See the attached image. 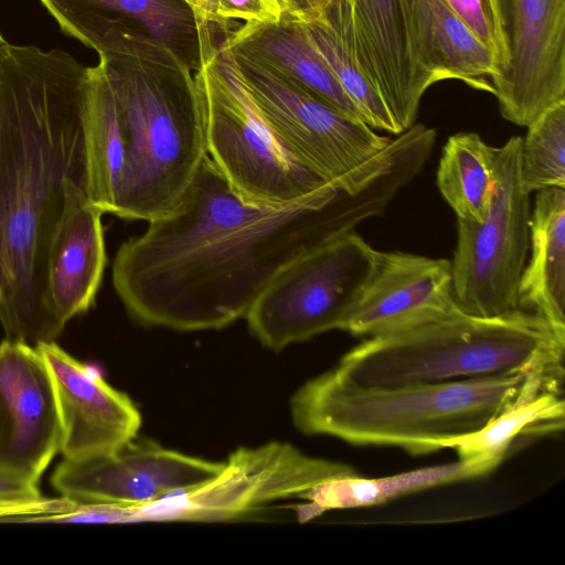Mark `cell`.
Returning a JSON list of instances; mask_svg holds the SVG:
<instances>
[{
	"mask_svg": "<svg viewBox=\"0 0 565 565\" xmlns=\"http://www.w3.org/2000/svg\"><path fill=\"white\" fill-rule=\"evenodd\" d=\"M388 200L377 181L332 185L287 206L247 203L206 154L164 216L120 245L114 288L143 324L220 329L245 317L291 260L379 216Z\"/></svg>",
	"mask_w": 565,
	"mask_h": 565,
	"instance_id": "1",
	"label": "cell"
},
{
	"mask_svg": "<svg viewBox=\"0 0 565 565\" xmlns=\"http://www.w3.org/2000/svg\"><path fill=\"white\" fill-rule=\"evenodd\" d=\"M88 67L9 44L0 76V323L32 347L61 334L43 305L44 260L67 177L83 183Z\"/></svg>",
	"mask_w": 565,
	"mask_h": 565,
	"instance_id": "2",
	"label": "cell"
},
{
	"mask_svg": "<svg viewBox=\"0 0 565 565\" xmlns=\"http://www.w3.org/2000/svg\"><path fill=\"white\" fill-rule=\"evenodd\" d=\"M563 375L520 373L397 386L358 384L334 369L306 382L290 401L295 426L356 446L412 455L448 448L527 396L561 388Z\"/></svg>",
	"mask_w": 565,
	"mask_h": 565,
	"instance_id": "3",
	"label": "cell"
},
{
	"mask_svg": "<svg viewBox=\"0 0 565 565\" xmlns=\"http://www.w3.org/2000/svg\"><path fill=\"white\" fill-rule=\"evenodd\" d=\"M99 60L119 111L122 177L115 215L150 222L178 204L207 154L192 71L142 33Z\"/></svg>",
	"mask_w": 565,
	"mask_h": 565,
	"instance_id": "4",
	"label": "cell"
},
{
	"mask_svg": "<svg viewBox=\"0 0 565 565\" xmlns=\"http://www.w3.org/2000/svg\"><path fill=\"white\" fill-rule=\"evenodd\" d=\"M565 334L543 317H495L459 307L437 318L367 338L334 370L367 386L446 383L520 373L564 375Z\"/></svg>",
	"mask_w": 565,
	"mask_h": 565,
	"instance_id": "5",
	"label": "cell"
},
{
	"mask_svg": "<svg viewBox=\"0 0 565 565\" xmlns=\"http://www.w3.org/2000/svg\"><path fill=\"white\" fill-rule=\"evenodd\" d=\"M200 26L201 64L193 72L207 156L247 203L287 206L333 182L303 164L271 130L250 98L231 52Z\"/></svg>",
	"mask_w": 565,
	"mask_h": 565,
	"instance_id": "6",
	"label": "cell"
},
{
	"mask_svg": "<svg viewBox=\"0 0 565 565\" xmlns=\"http://www.w3.org/2000/svg\"><path fill=\"white\" fill-rule=\"evenodd\" d=\"M379 252L354 231L327 241L286 265L245 318L273 350L342 327L373 275Z\"/></svg>",
	"mask_w": 565,
	"mask_h": 565,
	"instance_id": "7",
	"label": "cell"
},
{
	"mask_svg": "<svg viewBox=\"0 0 565 565\" xmlns=\"http://www.w3.org/2000/svg\"><path fill=\"white\" fill-rule=\"evenodd\" d=\"M522 137L491 147L494 185L481 222L457 218L451 260L457 306L495 317L519 309V284L530 248V198L521 184ZM521 310V309H520Z\"/></svg>",
	"mask_w": 565,
	"mask_h": 565,
	"instance_id": "8",
	"label": "cell"
},
{
	"mask_svg": "<svg viewBox=\"0 0 565 565\" xmlns=\"http://www.w3.org/2000/svg\"><path fill=\"white\" fill-rule=\"evenodd\" d=\"M359 475L345 463L311 457L287 443L239 448L210 480L140 508H120L118 522L228 521L317 487Z\"/></svg>",
	"mask_w": 565,
	"mask_h": 565,
	"instance_id": "9",
	"label": "cell"
},
{
	"mask_svg": "<svg viewBox=\"0 0 565 565\" xmlns=\"http://www.w3.org/2000/svg\"><path fill=\"white\" fill-rule=\"evenodd\" d=\"M234 60L245 88L271 130L295 157L327 181L341 180L391 142L361 119L246 61Z\"/></svg>",
	"mask_w": 565,
	"mask_h": 565,
	"instance_id": "10",
	"label": "cell"
},
{
	"mask_svg": "<svg viewBox=\"0 0 565 565\" xmlns=\"http://www.w3.org/2000/svg\"><path fill=\"white\" fill-rule=\"evenodd\" d=\"M508 51L491 79L501 116L530 126L565 99V0H494Z\"/></svg>",
	"mask_w": 565,
	"mask_h": 565,
	"instance_id": "11",
	"label": "cell"
},
{
	"mask_svg": "<svg viewBox=\"0 0 565 565\" xmlns=\"http://www.w3.org/2000/svg\"><path fill=\"white\" fill-rule=\"evenodd\" d=\"M222 467L223 462L132 439L113 452L64 459L51 483L76 503L140 508L196 487Z\"/></svg>",
	"mask_w": 565,
	"mask_h": 565,
	"instance_id": "12",
	"label": "cell"
},
{
	"mask_svg": "<svg viewBox=\"0 0 565 565\" xmlns=\"http://www.w3.org/2000/svg\"><path fill=\"white\" fill-rule=\"evenodd\" d=\"M60 444L55 388L41 352L4 339L0 343V470L38 482Z\"/></svg>",
	"mask_w": 565,
	"mask_h": 565,
	"instance_id": "13",
	"label": "cell"
},
{
	"mask_svg": "<svg viewBox=\"0 0 565 565\" xmlns=\"http://www.w3.org/2000/svg\"><path fill=\"white\" fill-rule=\"evenodd\" d=\"M53 380L60 422V452L81 459L113 452L135 439L141 416L122 392L54 341L36 345Z\"/></svg>",
	"mask_w": 565,
	"mask_h": 565,
	"instance_id": "14",
	"label": "cell"
},
{
	"mask_svg": "<svg viewBox=\"0 0 565 565\" xmlns=\"http://www.w3.org/2000/svg\"><path fill=\"white\" fill-rule=\"evenodd\" d=\"M102 215L82 181L67 177L46 247L43 279V305L61 332L72 318L95 305L107 264Z\"/></svg>",
	"mask_w": 565,
	"mask_h": 565,
	"instance_id": "15",
	"label": "cell"
},
{
	"mask_svg": "<svg viewBox=\"0 0 565 565\" xmlns=\"http://www.w3.org/2000/svg\"><path fill=\"white\" fill-rule=\"evenodd\" d=\"M456 307L450 260L379 252L375 270L342 330L370 338L437 318Z\"/></svg>",
	"mask_w": 565,
	"mask_h": 565,
	"instance_id": "16",
	"label": "cell"
},
{
	"mask_svg": "<svg viewBox=\"0 0 565 565\" xmlns=\"http://www.w3.org/2000/svg\"><path fill=\"white\" fill-rule=\"evenodd\" d=\"M61 30L97 54L122 31L137 29L192 72L201 64L200 28L185 0H39Z\"/></svg>",
	"mask_w": 565,
	"mask_h": 565,
	"instance_id": "17",
	"label": "cell"
},
{
	"mask_svg": "<svg viewBox=\"0 0 565 565\" xmlns=\"http://www.w3.org/2000/svg\"><path fill=\"white\" fill-rule=\"evenodd\" d=\"M358 41L367 72L402 131L417 118L434 85L416 52L411 0H352Z\"/></svg>",
	"mask_w": 565,
	"mask_h": 565,
	"instance_id": "18",
	"label": "cell"
},
{
	"mask_svg": "<svg viewBox=\"0 0 565 565\" xmlns=\"http://www.w3.org/2000/svg\"><path fill=\"white\" fill-rule=\"evenodd\" d=\"M222 34L220 44L235 58L246 61L276 79L361 119L298 21L281 17L277 22L241 23Z\"/></svg>",
	"mask_w": 565,
	"mask_h": 565,
	"instance_id": "19",
	"label": "cell"
},
{
	"mask_svg": "<svg viewBox=\"0 0 565 565\" xmlns=\"http://www.w3.org/2000/svg\"><path fill=\"white\" fill-rule=\"evenodd\" d=\"M307 39L372 129L403 131L373 83L358 41L352 0H330L316 14L299 22Z\"/></svg>",
	"mask_w": 565,
	"mask_h": 565,
	"instance_id": "20",
	"label": "cell"
},
{
	"mask_svg": "<svg viewBox=\"0 0 565 565\" xmlns=\"http://www.w3.org/2000/svg\"><path fill=\"white\" fill-rule=\"evenodd\" d=\"M418 60L434 83L458 79L493 94L486 79L497 75V62L466 23L443 0H411Z\"/></svg>",
	"mask_w": 565,
	"mask_h": 565,
	"instance_id": "21",
	"label": "cell"
},
{
	"mask_svg": "<svg viewBox=\"0 0 565 565\" xmlns=\"http://www.w3.org/2000/svg\"><path fill=\"white\" fill-rule=\"evenodd\" d=\"M530 247L519 284V309L543 317L565 334V189L536 191Z\"/></svg>",
	"mask_w": 565,
	"mask_h": 565,
	"instance_id": "22",
	"label": "cell"
},
{
	"mask_svg": "<svg viewBox=\"0 0 565 565\" xmlns=\"http://www.w3.org/2000/svg\"><path fill=\"white\" fill-rule=\"evenodd\" d=\"M82 132L84 191L103 213L115 215L122 177V150L117 99L102 60L88 67Z\"/></svg>",
	"mask_w": 565,
	"mask_h": 565,
	"instance_id": "23",
	"label": "cell"
},
{
	"mask_svg": "<svg viewBox=\"0 0 565 565\" xmlns=\"http://www.w3.org/2000/svg\"><path fill=\"white\" fill-rule=\"evenodd\" d=\"M498 466L487 461H457L419 468L387 477L365 478L360 475L328 481L307 497L303 520L337 509H355L386 503L422 490L480 478Z\"/></svg>",
	"mask_w": 565,
	"mask_h": 565,
	"instance_id": "24",
	"label": "cell"
},
{
	"mask_svg": "<svg viewBox=\"0 0 565 565\" xmlns=\"http://www.w3.org/2000/svg\"><path fill=\"white\" fill-rule=\"evenodd\" d=\"M564 424L562 388L546 390L518 401L478 430L450 441L448 448L458 459L499 466L516 441L557 434Z\"/></svg>",
	"mask_w": 565,
	"mask_h": 565,
	"instance_id": "25",
	"label": "cell"
},
{
	"mask_svg": "<svg viewBox=\"0 0 565 565\" xmlns=\"http://www.w3.org/2000/svg\"><path fill=\"white\" fill-rule=\"evenodd\" d=\"M494 185L491 146L476 132L450 136L437 169V186L457 218L481 222Z\"/></svg>",
	"mask_w": 565,
	"mask_h": 565,
	"instance_id": "26",
	"label": "cell"
},
{
	"mask_svg": "<svg viewBox=\"0 0 565 565\" xmlns=\"http://www.w3.org/2000/svg\"><path fill=\"white\" fill-rule=\"evenodd\" d=\"M520 179L526 193L565 189V99L543 111L522 138Z\"/></svg>",
	"mask_w": 565,
	"mask_h": 565,
	"instance_id": "27",
	"label": "cell"
},
{
	"mask_svg": "<svg viewBox=\"0 0 565 565\" xmlns=\"http://www.w3.org/2000/svg\"><path fill=\"white\" fill-rule=\"evenodd\" d=\"M76 502L67 498H44L38 482L0 470V509L17 515V522H41L68 511Z\"/></svg>",
	"mask_w": 565,
	"mask_h": 565,
	"instance_id": "28",
	"label": "cell"
},
{
	"mask_svg": "<svg viewBox=\"0 0 565 565\" xmlns=\"http://www.w3.org/2000/svg\"><path fill=\"white\" fill-rule=\"evenodd\" d=\"M199 25H215L222 33L243 23L277 22L280 13L270 0H196L193 8Z\"/></svg>",
	"mask_w": 565,
	"mask_h": 565,
	"instance_id": "29",
	"label": "cell"
},
{
	"mask_svg": "<svg viewBox=\"0 0 565 565\" xmlns=\"http://www.w3.org/2000/svg\"><path fill=\"white\" fill-rule=\"evenodd\" d=\"M443 1L491 50L497 62L495 76L501 74L508 65V51L494 0Z\"/></svg>",
	"mask_w": 565,
	"mask_h": 565,
	"instance_id": "30",
	"label": "cell"
},
{
	"mask_svg": "<svg viewBox=\"0 0 565 565\" xmlns=\"http://www.w3.org/2000/svg\"><path fill=\"white\" fill-rule=\"evenodd\" d=\"M330 0H270L280 18L305 22Z\"/></svg>",
	"mask_w": 565,
	"mask_h": 565,
	"instance_id": "31",
	"label": "cell"
},
{
	"mask_svg": "<svg viewBox=\"0 0 565 565\" xmlns=\"http://www.w3.org/2000/svg\"><path fill=\"white\" fill-rule=\"evenodd\" d=\"M9 43L3 39L0 33V76L4 58L8 54Z\"/></svg>",
	"mask_w": 565,
	"mask_h": 565,
	"instance_id": "32",
	"label": "cell"
},
{
	"mask_svg": "<svg viewBox=\"0 0 565 565\" xmlns=\"http://www.w3.org/2000/svg\"><path fill=\"white\" fill-rule=\"evenodd\" d=\"M185 1L190 4V7H191V8H192V10H193V8H194V6H195V3H196V0H185Z\"/></svg>",
	"mask_w": 565,
	"mask_h": 565,
	"instance_id": "33",
	"label": "cell"
}]
</instances>
